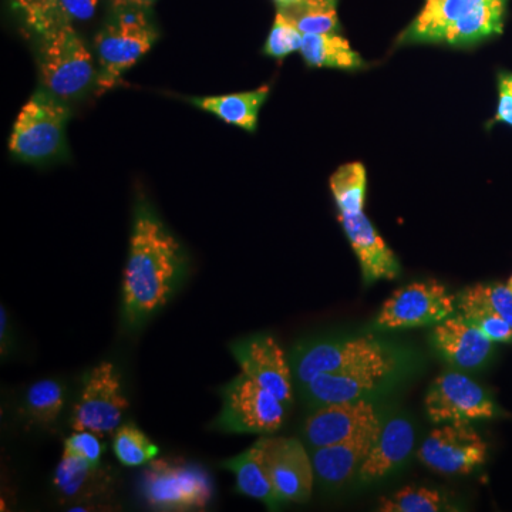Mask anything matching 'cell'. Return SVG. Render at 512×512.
Instances as JSON below:
<instances>
[{
    "mask_svg": "<svg viewBox=\"0 0 512 512\" xmlns=\"http://www.w3.org/2000/svg\"><path fill=\"white\" fill-rule=\"evenodd\" d=\"M507 286H508V288H510V289H511V291H512V275H511V278H510V279H508V284H507Z\"/></svg>",
    "mask_w": 512,
    "mask_h": 512,
    "instance_id": "cell-40",
    "label": "cell"
},
{
    "mask_svg": "<svg viewBox=\"0 0 512 512\" xmlns=\"http://www.w3.org/2000/svg\"><path fill=\"white\" fill-rule=\"evenodd\" d=\"M157 37L147 10L114 9L111 19L96 35V92L104 94L119 86L124 74L150 52Z\"/></svg>",
    "mask_w": 512,
    "mask_h": 512,
    "instance_id": "cell-5",
    "label": "cell"
},
{
    "mask_svg": "<svg viewBox=\"0 0 512 512\" xmlns=\"http://www.w3.org/2000/svg\"><path fill=\"white\" fill-rule=\"evenodd\" d=\"M457 298L476 302L503 316L512 326V291L507 285L477 284L468 286Z\"/></svg>",
    "mask_w": 512,
    "mask_h": 512,
    "instance_id": "cell-33",
    "label": "cell"
},
{
    "mask_svg": "<svg viewBox=\"0 0 512 512\" xmlns=\"http://www.w3.org/2000/svg\"><path fill=\"white\" fill-rule=\"evenodd\" d=\"M221 396L222 410L212 429L224 433L271 434L284 424L288 407L245 373L224 386Z\"/></svg>",
    "mask_w": 512,
    "mask_h": 512,
    "instance_id": "cell-6",
    "label": "cell"
},
{
    "mask_svg": "<svg viewBox=\"0 0 512 512\" xmlns=\"http://www.w3.org/2000/svg\"><path fill=\"white\" fill-rule=\"evenodd\" d=\"M127 407L116 367L109 362L100 363L84 377L82 394L74 407L73 430L113 433Z\"/></svg>",
    "mask_w": 512,
    "mask_h": 512,
    "instance_id": "cell-9",
    "label": "cell"
},
{
    "mask_svg": "<svg viewBox=\"0 0 512 512\" xmlns=\"http://www.w3.org/2000/svg\"><path fill=\"white\" fill-rule=\"evenodd\" d=\"M143 493L148 504L160 510L205 508L212 498V481L201 467L154 460L144 471Z\"/></svg>",
    "mask_w": 512,
    "mask_h": 512,
    "instance_id": "cell-7",
    "label": "cell"
},
{
    "mask_svg": "<svg viewBox=\"0 0 512 512\" xmlns=\"http://www.w3.org/2000/svg\"><path fill=\"white\" fill-rule=\"evenodd\" d=\"M508 0H464L460 16L447 30L443 43L454 49H470L500 36Z\"/></svg>",
    "mask_w": 512,
    "mask_h": 512,
    "instance_id": "cell-20",
    "label": "cell"
},
{
    "mask_svg": "<svg viewBox=\"0 0 512 512\" xmlns=\"http://www.w3.org/2000/svg\"><path fill=\"white\" fill-rule=\"evenodd\" d=\"M64 397V387L56 380H40L33 384L26 394L30 417L40 424L55 423L63 410Z\"/></svg>",
    "mask_w": 512,
    "mask_h": 512,
    "instance_id": "cell-26",
    "label": "cell"
},
{
    "mask_svg": "<svg viewBox=\"0 0 512 512\" xmlns=\"http://www.w3.org/2000/svg\"><path fill=\"white\" fill-rule=\"evenodd\" d=\"M339 214H357L365 207L367 175L362 163L340 165L329 180Z\"/></svg>",
    "mask_w": 512,
    "mask_h": 512,
    "instance_id": "cell-25",
    "label": "cell"
},
{
    "mask_svg": "<svg viewBox=\"0 0 512 512\" xmlns=\"http://www.w3.org/2000/svg\"><path fill=\"white\" fill-rule=\"evenodd\" d=\"M380 427L382 423L367 427L339 443L312 448L313 470L320 483L329 487H340L357 476L375 443Z\"/></svg>",
    "mask_w": 512,
    "mask_h": 512,
    "instance_id": "cell-18",
    "label": "cell"
},
{
    "mask_svg": "<svg viewBox=\"0 0 512 512\" xmlns=\"http://www.w3.org/2000/svg\"><path fill=\"white\" fill-rule=\"evenodd\" d=\"M185 274L187 256L180 242L146 201H138L123 278V319L127 328H143L170 302Z\"/></svg>",
    "mask_w": 512,
    "mask_h": 512,
    "instance_id": "cell-1",
    "label": "cell"
},
{
    "mask_svg": "<svg viewBox=\"0 0 512 512\" xmlns=\"http://www.w3.org/2000/svg\"><path fill=\"white\" fill-rule=\"evenodd\" d=\"M276 9L286 10L298 8V6L320 5V3H338L339 0H272Z\"/></svg>",
    "mask_w": 512,
    "mask_h": 512,
    "instance_id": "cell-38",
    "label": "cell"
},
{
    "mask_svg": "<svg viewBox=\"0 0 512 512\" xmlns=\"http://www.w3.org/2000/svg\"><path fill=\"white\" fill-rule=\"evenodd\" d=\"M232 355L245 373L274 393L286 407L293 402V373L284 350L271 335H254L231 346Z\"/></svg>",
    "mask_w": 512,
    "mask_h": 512,
    "instance_id": "cell-14",
    "label": "cell"
},
{
    "mask_svg": "<svg viewBox=\"0 0 512 512\" xmlns=\"http://www.w3.org/2000/svg\"><path fill=\"white\" fill-rule=\"evenodd\" d=\"M339 221L355 251L363 281L367 285L375 284L380 279L392 281L399 276L400 264L396 255L387 247L365 212L339 214Z\"/></svg>",
    "mask_w": 512,
    "mask_h": 512,
    "instance_id": "cell-17",
    "label": "cell"
},
{
    "mask_svg": "<svg viewBox=\"0 0 512 512\" xmlns=\"http://www.w3.org/2000/svg\"><path fill=\"white\" fill-rule=\"evenodd\" d=\"M37 39L42 87L66 101L92 89L97 77L93 55L73 23L62 22Z\"/></svg>",
    "mask_w": 512,
    "mask_h": 512,
    "instance_id": "cell-3",
    "label": "cell"
},
{
    "mask_svg": "<svg viewBox=\"0 0 512 512\" xmlns=\"http://www.w3.org/2000/svg\"><path fill=\"white\" fill-rule=\"evenodd\" d=\"M286 18L295 23L303 35H326L338 33L340 29L338 5L323 3V5L299 6L286 10H278Z\"/></svg>",
    "mask_w": 512,
    "mask_h": 512,
    "instance_id": "cell-27",
    "label": "cell"
},
{
    "mask_svg": "<svg viewBox=\"0 0 512 512\" xmlns=\"http://www.w3.org/2000/svg\"><path fill=\"white\" fill-rule=\"evenodd\" d=\"M382 423L372 399L329 404L313 410L303 424V437L311 448L330 446Z\"/></svg>",
    "mask_w": 512,
    "mask_h": 512,
    "instance_id": "cell-15",
    "label": "cell"
},
{
    "mask_svg": "<svg viewBox=\"0 0 512 512\" xmlns=\"http://www.w3.org/2000/svg\"><path fill=\"white\" fill-rule=\"evenodd\" d=\"M416 441L413 424L404 417H392L382 423L375 443L370 448L357 477L362 483H373L392 474L410 457Z\"/></svg>",
    "mask_w": 512,
    "mask_h": 512,
    "instance_id": "cell-19",
    "label": "cell"
},
{
    "mask_svg": "<svg viewBox=\"0 0 512 512\" xmlns=\"http://www.w3.org/2000/svg\"><path fill=\"white\" fill-rule=\"evenodd\" d=\"M457 311L483 330L494 343L511 342L512 326L498 313L490 311L476 302L461 298H457Z\"/></svg>",
    "mask_w": 512,
    "mask_h": 512,
    "instance_id": "cell-31",
    "label": "cell"
},
{
    "mask_svg": "<svg viewBox=\"0 0 512 512\" xmlns=\"http://www.w3.org/2000/svg\"><path fill=\"white\" fill-rule=\"evenodd\" d=\"M303 33L296 28L291 19L284 13L276 12L274 25L269 32L264 46L266 56L276 60H284L285 57L295 52H301Z\"/></svg>",
    "mask_w": 512,
    "mask_h": 512,
    "instance_id": "cell-32",
    "label": "cell"
},
{
    "mask_svg": "<svg viewBox=\"0 0 512 512\" xmlns=\"http://www.w3.org/2000/svg\"><path fill=\"white\" fill-rule=\"evenodd\" d=\"M377 366H404V357L392 345L372 335L306 340L296 346L291 356L293 377L299 387L323 373Z\"/></svg>",
    "mask_w": 512,
    "mask_h": 512,
    "instance_id": "cell-2",
    "label": "cell"
},
{
    "mask_svg": "<svg viewBox=\"0 0 512 512\" xmlns=\"http://www.w3.org/2000/svg\"><path fill=\"white\" fill-rule=\"evenodd\" d=\"M495 121L512 127V73H498V107Z\"/></svg>",
    "mask_w": 512,
    "mask_h": 512,
    "instance_id": "cell-36",
    "label": "cell"
},
{
    "mask_svg": "<svg viewBox=\"0 0 512 512\" xmlns=\"http://www.w3.org/2000/svg\"><path fill=\"white\" fill-rule=\"evenodd\" d=\"M431 343L441 359L461 370L480 369L494 349L493 340L461 313L437 323Z\"/></svg>",
    "mask_w": 512,
    "mask_h": 512,
    "instance_id": "cell-16",
    "label": "cell"
},
{
    "mask_svg": "<svg viewBox=\"0 0 512 512\" xmlns=\"http://www.w3.org/2000/svg\"><path fill=\"white\" fill-rule=\"evenodd\" d=\"M114 453L121 464L127 467L143 466L158 454V447L133 424L121 427L114 437Z\"/></svg>",
    "mask_w": 512,
    "mask_h": 512,
    "instance_id": "cell-29",
    "label": "cell"
},
{
    "mask_svg": "<svg viewBox=\"0 0 512 512\" xmlns=\"http://www.w3.org/2000/svg\"><path fill=\"white\" fill-rule=\"evenodd\" d=\"M70 109L66 100L46 90L37 89L22 107L12 134L9 150L16 160L43 164L56 160L66 151V128Z\"/></svg>",
    "mask_w": 512,
    "mask_h": 512,
    "instance_id": "cell-4",
    "label": "cell"
},
{
    "mask_svg": "<svg viewBox=\"0 0 512 512\" xmlns=\"http://www.w3.org/2000/svg\"><path fill=\"white\" fill-rule=\"evenodd\" d=\"M262 458L279 500L306 503L315 484L312 457L298 439L262 437Z\"/></svg>",
    "mask_w": 512,
    "mask_h": 512,
    "instance_id": "cell-12",
    "label": "cell"
},
{
    "mask_svg": "<svg viewBox=\"0 0 512 512\" xmlns=\"http://www.w3.org/2000/svg\"><path fill=\"white\" fill-rule=\"evenodd\" d=\"M64 451L82 457L93 467H99L103 456V444L93 431H76L64 443Z\"/></svg>",
    "mask_w": 512,
    "mask_h": 512,
    "instance_id": "cell-34",
    "label": "cell"
},
{
    "mask_svg": "<svg viewBox=\"0 0 512 512\" xmlns=\"http://www.w3.org/2000/svg\"><path fill=\"white\" fill-rule=\"evenodd\" d=\"M103 0H60L63 22H87L96 15Z\"/></svg>",
    "mask_w": 512,
    "mask_h": 512,
    "instance_id": "cell-35",
    "label": "cell"
},
{
    "mask_svg": "<svg viewBox=\"0 0 512 512\" xmlns=\"http://www.w3.org/2000/svg\"><path fill=\"white\" fill-rule=\"evenodd\" d=\"M301 55L311 67H328L345 72H356L365 67L362 56L338 33L303 36Z\"/></svg>",
    "mask_w": 512,
    "mask_h": 512,
    "instance_id": "cell-23",
    "label": "cell"
},
{
    "mask_svg": "<svg viewBox=\"0 0 512 512\" xmlns=\"http://www.w3.org/2000/svg\"><path fill=\"white\" fill-rule=\"evenodd\" d=\"M424 466L444 476L470 474L487 458V444L470 423H446L431 431L419 448Z\"/></svg>",
    "mask_w": 512,
    "mask_h": 512,
    "instance_id": "cell-10",
    "label": "cell"
},
{
    "mask_svg": "<svg viewBox=\"0 0 512 512\" xmlns=\"http://www.w3.org/2000/svg\"><path fill=\"white\" fill-rule=\"evenodd\" d=\"M446 500L439 491L430 488L404 487L380 500L379 511L383 512H437L443 511Z\"/></svg>",
    "mask_w": 512,
    "mask_h": 512,
    "instance_id": "cell-28",
    "label": "cell"
},
{
    "mask_svg": "<svg viewBox=\"0 0 512 512\" xmlns=\"http://www.w3.org/2000/svg\"><path fill=\"white\" fill-rule=\"evenodd\" d=\"M0 335H2V356L6 357L9 355L10 349H12V338H10V323L8 312L5 311V306L0 309Z\"/></svg>",
    "mask_w": 512,
    "mask_h": 512,
    "instance_id": "cell-37",
    "label": "cell"
},
{
    "mask_svg": "<svg viewBox=\"0 0 512 512\" xmlns=\"http://www.w3.org/2000/svg\"><path fill=\"white\" fill-rule=\"evenodd\" d=\"M457 311V296L436 279L413 282L392 293L383 303L376 326L380 329H412L437 325Z\"/></svg>",
    "mask_w": 512,
    "mask_h": 512,
    "instance_id": "cell-8",
    "label": "cell"
},
{
    "mask_svg": "<svg viewBox=\"0 0 512 512\" xmlns=\"http://www.w3.org/2000/svg\"><path fill=\"white\" fill-rule=\"evenodd\" d=\"M99 473V467H93L82 457L64 451L62 461L57 466L55 487L69 500L93 497L104 485Z\"/></svg>",
    "mask_w": 512,
    "mask_h": 512,
    "instance_id": "cell-24",
    "label": "cell"
},
{
    "mask_svg": "<svg viewBox=\"0 0 512 512\" xmlns=\"http://www.w3.org/2000/svg\"><path fill=\"white\" fill-rule=\"evenodd\" d=\"M25 28L36 36L45 35L63 22L60 0H10Z\"/></svg>",
    "mask_w": 512,
    "mask_h": 512,
    "instance_id": "cell-30",
    "label": "cell"
},
{
    "mask_svg": "<svg viewBox=\"0 0 512 512\" xmlns=\"http://www.w3.org/2000/svg\"><path fill=\"white\" fill-rule=\"evenodd\" d=\"M222 467L227 468L237 478L239 493L262 501L271 510L281 507L282 501L279 500L265 468L259 440L244 453L224 461Z\"/></svg>",
    "mask_w": 512,
    "mask_h": 512,
    "instance_id": "cell-22",
    "label": "cell"
},
{
    "mask_svg": "<svg viewBox=\"0 0 512 512\" xmlns=\"http://www.w3.org/2000/svg\"><path fill=\"white\" fill-rule=\"evenodd\" d=\"M271 87L262 86L249 92L222 94V96L188 97V103L212 114L229 124L255 133L258 127L259 111L268 99Z\"/></svg>",
    "mask_w": 512,
    "mask_h": 512,
    "instance_id": "cell-21",
    "label": "cell"
},
{
    "mask_svg": "<svg viewBox=\"0 0 512 512\" xmlns=\"http://www.w3.org/2000/svg\"><path fill=\"white\" fill-rule=\"evenodd\" d=\"M113 9L148 10L157 0H110Z\"/></svg>",
    "mask_w": 512,
    "mask_h": 512,
    "instance_id": "cell-39",
    "label": "cell"
},
{
    "mask_svg": "<svg viewBox=\"0 0 512 512\" xmlns=\"http://www.w3.org/2000/svg\"><path fill=\"white\" fill-rule=\"evenodd\" d=\"M404 366H377L352 372L323 373L301 387L302 397L313 410L318 407L370 399L392 384Z\"/></svg>",
    "mask_w": 512,
    "mask_h": 512,
    "instance_id": "cell-13",
    "label": "cell"
},
{
    "mask_svg": "<svg viewBox=\"0 0 512 512\" xmlns=\"http://www.w3.org/2000/svg\"><path fill=\"white\" fill-rule=\"evenodd\" d=\"M427 416L434 423H471L491 419L495 406L483 387L463 373L448 372L431 383L426 394Z\"/></svg>",
    "mask_w": 512,
    "mask_h": 512,
    "instance_id": "cell-11",
    "label": "cell"
}]
</instances>
